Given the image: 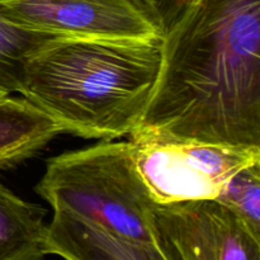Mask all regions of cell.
<instances>
[{
    "label": "cell",
    "instance_id": "4",
    "mask_svg": "<svg viewBox=\"0 0 260 260\" xmlns=\"http://www.w3.org/2000/svg\"><path fill=\"white\" fill-rule=\"evenodd\" d=\"M137 173L157 205L216 200L234 174L260 162V146L131 134Z\"/></svg>",
    "mask_w": 260,
    "mask_h": 260
},
{
    "label": "cell",
    "instance_id": "8",
    "mask_svg": "<svg viewBox=\"0 0 260 260\" xmlns=\"http://www.w3.org/2000/svg\"><path fill=\"white\" fill-rule=\"evenodd\" d=\"M61 127L22 96L0 101V170L10 169L37 155Z\"/></svg>",
    "mask_w": 260,
    "mask_h": 260
},
{
    "label": "cell",
    "instance_id": "9",
    "mask_svg": "<svg viewBox=\"0 0 260 260\" xmlns=\"http://www.w3.org/2000/svg\"><path fill=\"white\" fill-rule=\"evenodd\" d=\"M46 210L0 183V260H46Z\"/></svg>",
    "mask_w": 260,
    "mask_h": 260
},
{
    "label": "cell",
    "instance_id": "11",
    "mask_svg": "<svg viewBox=\"0 0 260 260\" xmlns=\"http://www.w3.org/2000/svg\"><path fill=\"white\" fill-rule=\"evenodd\" d=\"M216 201L229 208L254 235L260 238V162L234 174Z\"/></svg>",
    "mask_w": 260,
    "mask_h": 260
},
{
    "label": "cell",
    "instance_id": "2",
    "mask_svg": "<svg viewBox=\"0 0 260 260\" xmlns=\"http://www.w3.org/2000/svg\"><path fill=\"white\" fill-rule=\"evenodd\" d=\"M161 42L47 37L25 60L17 93L62 134L114 140L139 127L160 69Z\"/></svg>",
    "mask_w": 260,
    "mask_h": 260
},
{
    "label": "cell",
    "instance_id": "10",
    "mask_svg": "<svg viewBox=\"0 0 260 260\" xmlns=\"http://www.w3.org/2000/svg\"><path fill=\"white\" fill-rule=\"evenodd\" d=\"M47 37L23 29L0 15V90L9 95L17 93L25 60Z\"/></svg>",
    "mask_w": 260,
    "mask_h": 260
},
{
    "label": "cell",
    "instance_id": "5",
    "mask_svg": "<svg viewBox=\"0 0 260 260\" xmlns=\"http://www.w3.org/2000/svg\"><path fill=\"white\" fill-rule=\"evenodd\" d=\"M0 15L50 37L161 42L164 24L152 0H0Z\"/></svg>",
    "mask_w": 260,
    "mask_h": 260
},
{
    "label": "cell",
    "instance_id": "3",
    "mask_svg": "<svg viewBox=\"0 0 260 260\" xmlns=\"http://www.w3.org/2000/svg\"><path fill=\"white\" fill-rule=\"evenodd\" d=\"M36 193L52 207L131 240L159 244L155 202L145 188L128 141L102 140L51 157Z\"/></svg>",
    "mask_w": 260,
    "mask_h": 260
},
{
    "label": "cell",
    "instance_id": "13",
    "mask_svg": "<svg viewBox=\"0 0 260 260\" xmlns=\"http://www.w3.org/2000/svg\"><path fill=\"white\" fill-rule=\"evenodd\" d=\"M8 95H9V94H7V93H4V91L0 90V101H2L3 98H5V96H8Z\"/></svg>",
    "mask_w": 260,
    "mask_h": 260
},
{
    "label": "cell",
    "instance_id": "6",
    "mask_svg": "<svg viewBox=\"0 0 260 260\" xmlns=\"http://www.w3.org/2000/svg\"><path fill=\"white\" fill-rule=\"evenodd\" d=\"M154 228L173 260H260V238L216 200L155 203Z\"/></svg>",
    "mask_w": 260,
    "mask_h": 260
},
{
    "label": "cell",
    "instance_id": "1",
    "mask_svg": "<svg viewBox=\"0 0 260 260\" xmlns=\"http://www.w3.org/2000/svg\"><path fill=\"white\" fill-rule=\"evenodd\" d=\"M161 52L132 134L260 146V0H203L165 33Z\"/></svg>",
    "mask_w": 260,
    "mask_h": 260
},
{
    "label": "cell",
    "instance_id": "14",
    "mask_svg": "<svg viewBox=\"0 0 260 260\" xmlns=\"http://www.w3.org/2000/svg\"><path fill=\"white\" fill-rule=\"evenodd\" d=\"M201 2H203V0H198V4H200V3H201Z\"/></svg>",
    "mask_w": 260,
    "mask_h": 260
},
{
    "label": "cell",
    "instance_id": "7",
    "mask_svg": "<svg viewBox=\"0 0 260 260\" xmlns=\"http://www.w3.org/2000/svg\"><path fill=\"white\" fill-rule=\"evenodd\" d=\"M46 251L63 260H173L159 244L122 238L63 211H53Z\"/></svg>",
    "mask_w": 260,
    "mask_h": 260
},
{
    "label": "cell",
    "instance_id": "12",
    "mask_svg": "<svg viewBox=\"0 0 260 260\" xmlns=\"http://www.w3.org/2000/svg\"><path fill=\"white\" fill-rule=\"evenodd\" d=\"M159 10L165 33L183 19L198 4V0H152Z\"/></svg>",
    "mask_w": 260,
    "mask_h": 260
}]
</instances>
